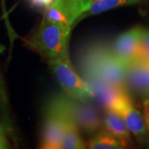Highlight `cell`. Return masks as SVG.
<instances>
[{
  "label": "cell",
  "mask_w": 149,
  "mask_h": 149,
  "mask_svg": "<svg viewBox=\"0 0 149 149\" xmlns=\"http://www.w3.org/2000/svg\"><path fill=\"white\" fill-rule=\"evenodd\" d=\"M128 144L123 140L109 133L105 129L98 132L88 142V148L91 149L124 148Z\"/></svg>",
  "instance_id": "9c48e42d"
},
{
  "label": "cell",
  "mask_w": 149,
  "mask_h": 149,
  "mask_svg": "<svg viewBox=\"0 0 149 149\" xmlns=\"http://www.w3.org/2000/svg\"><path fill=\"white\" fill-rule=\"evenodd\" d=\"M43 20L61 23L70 28L74 23L68 9L59 0H54L53 3L46 8Z\"/></svg>",
  "instance_id": "30bf717a"
},
{
  "label": "cell",
  "mask_w": 149,
  "mask_h": 149,
  "mask_svg": "<svg viewBox=\"0 0 149 149\" xmlns=\"http://www.w3.org/2000/svg\"><path fill=\"white\" fill-rule=\"evenodd\" d=\"M85 148L86 144L80 136V129L74 123L67 119L60 149H83Z\"/></svg>",
  "instance_id": "8fae6325"
},
{
  "label": "cell",
  "mask_w": 149,
  "mask_h": 149,
  "mask_svg": "<svg viewBox=\"0 0 149 149\" xmlns=\"http://www.w3.org/2000/svg\"><path fill=\"white\" fill-rule=\"evenodd\" d=\"M102 125L104 128V129L123 140L128 145L131 143L130 131L123 118L116 112L105 109L102 118Z\"/></svg>",
  "instance_id": "ba28073f"
},
{
  "label": "cell",
  "mask_w": 149,
  "mask_h": 149,
  "mask_svg": "<svg viewBox=\"0 0 149 149\" xmlns=\"http://www.w3.org/2000/svg\"><path fill=\"white\" fill-rule=\"evenodd\" d=\"M142 30V27H133L119 35L112 44L113 55L127 65L138 59Z\"/></svg>",
  "instance_id": "5b68a950"
},
{
  "label": "cell",
  "mask_w": 149,
  "mask_h": 149,
  "mask_svg": "<svg viewBox=\"0 0 149 149\" xmlns=\"http://www.w3.org/2000/svg\"><path fill=\"white\" fill-rule=\"evenodd\" d=\"M136 61L149 63V30L143 28L139 45V56Z\"/></svg>",
  "instance_id": "5bb4252c"
},
{
  "label": "cell",
  "mask_w": 149,
  "mask_h": 149,
  "mask_svg": "<svg viewBox=\"0 0 149 149\" xmlns=\"http://www.w3.org/2000/svg\"><path fill=\"white\" fill-rule=\"evenodd\" d=\"M108 109L116 112L123 118L130 133L142 143H148L149 133L143 116L133 105L127 88H123L112 101Z\"/></svg>",
  "instance_id": "277c9868"
},
{
  "label": "cell",
  "mask_w": 149,
  "mask_h": 149,
  "mask_svg": "<svg viewBox=\"0 0 149 149\" xmlns=\"http://www.w3.org/2000/svg\"><path fill=\"white\" fill-rule=\"evenodd\" d=\"M144 0H95L88 10L80 17V19L91 15H95L100 13L102 12L109 10L112 8H115L121 6H127L141 3Z\"/></svg>",
  "instance_id": "7c38bea8"
},
{
  "label": "cell",
  "mask_w": 149,
  "mask_h": 149,
  "mask_svg": "<svg viewBox=\"0 0 149 149\" xmlns=\"http://www.w3.org/2000/svg\"><path fill=\"white\" fill-rule=\"evenodd\" d=\"M8 148V143L5 138L3 137V134H0V149Z\"/></svg>",
  "instance_id": "e0dca14e"
},
{
  "label": "cell",
  "mask_w": 149,
  "mask_h": 149,
  "mask_svg": "<svg viewBox=\"0 0 149 149\" xmlns=\"http://www.w3.org/2000/svg\"><path fill=\"white\" fill-rule=\"evenodd\" d=\"M32 4L38 8H47L54 2V0H30Z\"/></svg>",
  "instance_id": "2e32d148"
},
{
  "label": "cell",
  "mask_w": 149,
  "mask_h": 149,
  "mask_svg": "<svg viewBox=\"0 0 149 149\" xmlns=\"http://www.w3.org/2000/svg\"><path fill=\"white\" fill-rule=\"evenodd\" d=\"M68 118L85 133H94L102 126V118L90 102L74 99L66 94L54 95L45 108Z\"/></svg>",
  "instance_id": "6da1fadb"
},
{
  "label": "cell",
  "mask_w": 149,
  "mask_h": 149,
  "mask_svg": "<svg viewBox=\"0 0 149 149\" xmlns=\"http://www.w3.org/2000/svg\"><path fill=\"white\" fill-rule=\"evenodd\" d=\"M125 85L143 101L149 100V63L135 61L129 65Z\"/></svg>",
  "instance_id": "52a82bcc"
},
{
  "label": "cell",
  "mask_w": 149,
  "mask_h": 149,
  "mask_svg": "<svg viewBox=\"0 0 149 149\" xmlns=\"http://www.w3.org/2000/svg\"><path fill=\"white\" fill-rule=\"evenodd\" d=\"M68 9L74 22L79 21L95 0H59Z\"/></svg>",
  "instance_id": "4fadbf2b"
},
{
  "label": "cell",
  "mask_w": 149,
  "mask_h": 149,
  "mask_svg": "<svg viewBox=\"0 0 149 149\" xmlns=\"http://www.w3.org/2000/svg\"><path fill=\"white\" fill-rule=\"evenodd\" d=\"M70 27L65 25L43 20L31 39L30 47L47 61L68 59L66 42Z\"/></svg>",
  "instance_id": "7a4b0ae2"
},
{
  "label": "cell",
  "mask_w": 149,
  "mask_h": 149,
  "mask_svg": "<svg viewBox=\"0 0 149 149\" xmlns=\"http://www.w3.org/2000/svg\"><path fill=\"white\" fill-rule=\"evenodd\" d=\"M143 118L149 133V100L143 101Z\"/></svg>",
  "instance_id": "9a60e30c"
},
{
  "label": "cell",
  "mask_w": 149,
  "mask_h": 149,
  "mask_svg": "<svg viewBox=\"0 0 149 149\" xmlns=\"http://www.w3.org/2000/svg\"><path fill=\"white\" fill-rule=\"evenodd\" d=\"M3 51V47L2 46H0V53H1V52H2Z\"/></svg>",
  "instance_id": "d6986e66"
},
{
  "label": "cell",
  "mask_w": 149,
  "mask_h": 149,
  "mask_svg": "<svg viewBox=\"0 0 149 149\" xmlns=\"http://www.w3.org/2000/svg\"><path fill=\"white\" fill-rule=\"evenodd\" d=\"M0 134H3V128H2L1 126H0Z\"/></svg>",
  "instance_id": "ac0fdd59"
},
{
  "label": "cell",
  "mask_w": 149,
  "mask_h": 149,
  "mask_svg": "<svg viewBox=\"0 0 149 149\" xmlns=\"http://www.w3.org/2000/svg\"><path fill=\"white\" fill-rule=\"evenodd\" d=\"M48 65L67 95L84 102L95 99V93L70 64L68 59L49 60Z\"/></svg>",
  "instance_id": "3957f363"
},
{
  "label": "cell",
  "mask_w": 149,
  "mask_h": 149,
  "mask_svg": "<svg viewBox=\"0 0 149 149\" xmlns=\"http://www.w3.org/2000/svg\"><path fill=\"white\" fill-rule=\"evenodd\" d=\"M67 119L56 112L45 109V119L40 144L41 148L60 149Z\"/></svg>",
  "instance_id": "8992f818"
}]
</instances>
